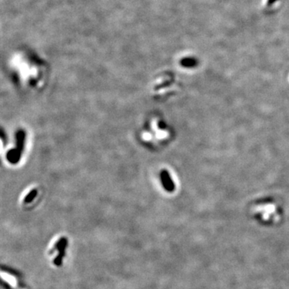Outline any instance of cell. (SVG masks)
I'll list each match as a JSON object with an SVG mask.
<instances>
[{"label":"cell","instance_id":"cell-1","mask_svg":"<svg viewBox=\"0 0 289 289\" xmlns=\"http://www.w3.org/2000/svg\"><path fill=\"white\" fill-rule=\"evenodd\" d=\"M253 218L263 226H275L282 219V211L273 202L256 203L251 209Z\"/></svg>","mask_w":289,"mask_h":289},{"label":"cell","instance_id":"cell-3","mask_svg":"<svg viewBox=\"0 0 289 289\" xmlns=\"http://www.w3.org/2000/svg\"><path fill=\"white\" fill-rule=\"evenodd\" d=\"M36 194H37V190H31V191L30 192V194H29L28 195H27V197L25 198L24 202H31V201H32V200L35 198V197L36 196Z\"/></svg>","mask_w":289,"mask_h":289},{"label":"cell","instance_id":"cell-2","mask_svg":"<svg viewBox=\"0 0 289 289\" xmlns=\"http://www.w3.org/2000/svg\"><path fill=\"white\" fill-rule=\"evenodd\" d=\"M161 177L162 179V183L164 185V187L168 191H173L174 190V183H173L171 178L169 177V174L166 170H163L161 173Z\"/></svg>","mask_w":289,"mask_h":289}]
</instances>
